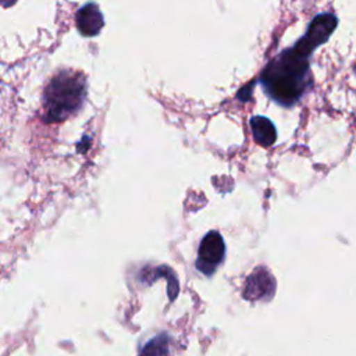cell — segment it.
<instances>
[{
  "instance_id": "6da1fadb",
  "label": "cell",
  "mask_w": 356,
  "mask_h": 356,
  "mask_svg": "<svg viewBox=\"0 0 356 356\" xmlns=\"http://www.w3.org/2000/svg\"><path fill=\"white\" fill-rule=\"evenodd\" d=\"M317 47L303 35L292 47L274 57L261 71L266 95L284 107H291L312 86L310 56Z\"/></svg>"
},
{
  "instance_id": "7a4b0ae2",
  "label": "cell",
  "mask_w": 356,
  "mask_h": 356,
  "mask_svg": "<svg viewBox=\"0 0 356 356\" xmlns=\"http://www.w3.org/2000/svg\"><path fill=\"white\" fill-rule=\"evenodd\" d=\"M86 96V79L79 71L63 70L51 78L43 93L44 118L60 122L75 114Z\"/></svg>"
},
{
  "instance_id": "3957f363",
  "label": "cell",
  "mask_w": 356,
  "mask_h": 356,
  "mask_svg": "<svg viewBox=\"0 0 356 356\" xmlns=\"http://www.w3.org/2000/svg\"><path fill=\"white\" fill-rule=\"evenodd\" d=\"M225 256V245L222 236L217 231L204 235L199 245L196 268L204 275H211Z\"/></svg>"
},
{
  "instance_id": "277c9868",
  "label": "cell",
  "mask_w": 356,
  "mask_h": 356,
  "mask_svg": "<svg viewBox=\"0 0 356 356\" xmlns=\"http://www.w3.org/2000/svg\"><path fill=\"white\" fill-rule=\"evenodd\" d=\"M274 288L275 285L271 274L264 268H257L248 278L243 289V296L250 300L270 298L274 292Z\"/></svg>"
},
{
  "instance_id": "5b68a950",
  "label": "cell",
  "mask_w": 356,
  "mask_h": 356,
  "mask_svg": "<svg viewBox=\"0 0 356 356\" xmlns=\"http://www.w3.org/2000/svg\"><path fill=\"white\" fill-rule=\"evenodd\" d=\"M338 25V18L331 14V13H321L318 15H316L312 22L307 26V31L305 33V36L316 46L318 47L320 44L325 43L331 33L335 31Z\"/></svg>"
},
{
  "instance_id": "8992f818",
  "label": "cell",
  "mask_w": 356,
  "mask_h": 356,
  "mask_svg": "<svg viewBox=\"0 0 356 356\" xmlns=\"http://www.w3.org/2000/svg\"><path fill=\"white\" fill-rule=\"evenodd\" d=\"M76 28L83 36H96L104 25L103 14L95 3H88L81 7L75 17Z\"/></svg>"
},
{
  "instance_id": "52a82bcc",
  "label": "cell",
  "mask_w": 356,
  "mask_h": 356,
  "mask_svg": "<svg viewBox=\"0 0 356 356\" xmlns=\"http://www.w3.org/2000/svg\"><path fill=\"white\" fill-rule=\"evenodd\" d=\"M250 129L253 134V139L264 147L271 146L277 139V131L274 124L261 115H256L250 118Z\"/></svg>"
},
{
  "instance_id": "ba28073f",
  "label": "cell",
  "mask_w": 356,
  "mask_h": 356,
  "mask_svg": "<svg viewBox=\"0 0 356 356\" xmlns=\"http://www.w3.org/2000/svg\"><path fill=\"white\" fill-rule=\"evenodd\" d=\"M170 339L165 334H161L152 341H149L142 349L139 356H167L168 355Z\"/></svg>"
}]
</instances>
